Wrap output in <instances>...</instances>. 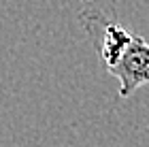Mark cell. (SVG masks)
Masks as SVG:
<instances>
[{
	"instance_id": "1",
	"label": "cell",
	"mask_w": 149,
	"mask_h": 147,
	"mask_svg": "<svg viewBox=\"0 0 149 147\" xmlns=\"http://www.w3.org/2000/svg\"><path fill=\"white\" fill-rule=\"evenodd\" d=\"M81 24L98 47L104 68L119 81V98L149 85V43L107 13H83Z\"/></svg>"
}]
</instances>
